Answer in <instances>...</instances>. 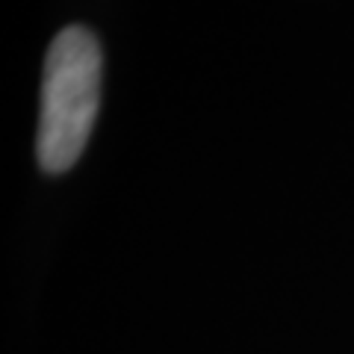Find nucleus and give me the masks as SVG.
I'll return each mask as SVG.
<instances>
[{
	"mask_svg": "<svg viewBox=\"0 0 354 354\" xmlns=\"http://www.w3.org/2000/svg\"><path fill=\"white\" fill-rule=\"evenodd\" d=\"M104 57L95 32L65 27L50 41L41 77V115L36 157L48 174H62L80 160L101 106Z\"/></svg>",
	"mask_w": 354,
	"mask_h": 354,
	"instance_id": "f257e3e1",
	"label": "nucleus"
}]
</instances>
